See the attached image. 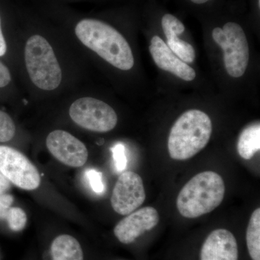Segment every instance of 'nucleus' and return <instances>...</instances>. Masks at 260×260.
<instances>
[{
  "label": "nucleus",
  "instance_id": "1",
  "mask_svg": "<svg viewBox=\"0 0 260 260\" xmlns=\"http://www.w3.org/2000/svg\"><path fill=\"white\" fill-rule=\"evenodd\" d=\"M75 34L85 47L118 69L126 71L134 66V56L129 44L109 24L95 19H84L77 24Z\"/></svg>",
  "mask_w": 260,
  "mask_h": 260
},
{
  "label": "nucleus",
  "instance_id": "2",
  "mask_svg": "<svg viewBox=\"0 0 260 260\" xmlns=\"http://www.w3.org/2000/svg\"><path fill=\"white\" fill-rule=\"evenodd\" d=\"M212 130L211 119L205 112L191 109L181 114L168 140L171 158L177 160L192 158L209 143Z\"/></svg>",
  "mask_w": 260,
  "mask_h": 260
},
{
  "label": "nucleus",
  "instance_id": "3",
  "mask_svg": "<svg viewBox=\"0 0 260 260\" xmlns=\"http://www.w3.org/2000/svg\"><path fill=\"white\" fill-rule=\"evenodd\" d=\"M224 194L223 178L213 172L200 173L181 189L177 197V209L184 218H198L218 208Z\"/></svg>",
  "mask_w": 260,
  "mask_h": 260
},
{
  "label": "nucleus",
  "instance_id": "4",
  "mask_svg": "<svg viewBox=\"0 0 260 260\" xmlns=\"http://www.w3.org/2000/svg\"><path fill=\"white\" fill-rule=\"evenodd\" d=\"M25 61L29 77L38 88L53 90L59 86L62 73L47 39L40 35L29 38L25 44Z\"/></svg>",
  "mask_w": 260,
  "mask_h": 260
},
{
  "label": "nucleus",
  "instance_id": "5",
  "mask_svg": "<svg viewBox=\"0 0 260 260\" xmlns=\"http://www.w3.org/2000/svg\"><path fill=\"white\" fill-rule=\"evenodd\" d=\"M214 42L223 51V60L228 74L240 78L245 73L249 59V49L245 32L239 24L229 22L223 28L212 32Z\"/></svg>",
  "mask_w": 260,
  "mask_h": 260
},
{
  "label": "nucleus",
  "instance_id": "6",
  "mask_svg": "<svg viewBox=\"0 0 260 260\" xmlns=\"http://www.w3.org/2000/svg\"><path fill=\"white\" fill-rule=\"evenodd\" d=\"M70 118L84 129L96 133H107L115 127L118 117L107 103L92 97L80 98L70 109Z\"/></svg>",
  "mask_w": 260,
  "mask_h": 260
},
{
  "label": "nucleus",
  "instance_id": "7",
  "mask_svg": "<svg viewBox=\"0 0 260 260\" xmlns=\"http://www.w3.org/2000/svg\"><path fill=\"white\" fill-rule=\"evenodd\" d=\"M0 172L25 190H34L41 184L39 173L32 162L18 150L5 145H0Z\"/></svg>",
  "mask_w": 260,
  "mask_h": 260
},
{
  "label": "nucleus",
  "instance_id": "8",
  "mask_svg": "<svg viewBox=\"0 0 260 260\" xmlns=\"http://www.w3.org/2000/svg\"><path fill=\"white\" fill-rule=\"evenodd\" d=\"M145 198L142 178L136 173L125 172L118 178L113 189L111 204L116 213L126 215L140 208Z\"/></svg>",
  "mask_w": 260,
  "mask_h": 260
},
{
  "label": "nucleus",
  "instance_id": "9",
  "mask_svg": "<svg viewBox=\"0 0 260 260\" xmlns=\"http://www.w3.org/2000/svg\"><path fill=\"white\" fill-rule=\"evenodd\" d=\"M47 147L54 158L68 167H81L88 160V149L85 145L64 130L49 133Z\"/></svg>",
  "mask_w": 260,
  "mask_h": 260
},
{
  "label": "nucleus",
  "instance_id": "10",
  "mask_svg": "<svg viewBox=\"0 0 260 260\" xmlns=\"http://www.w3.org/2000/svg\"><path fill=\"white\" fill-rule=\"evenodd\" d=\"M158 223V211L152 207H145L120 220L114 228V235L122 244H131L144 233L154 229Z\"/></svg>",
  "mask_w": 260,
  "mask_h": 260
},
{
  "label": "nucleus",
  "instance_id": "11",
  "mask_svg": "<svg viewBox=\"0 0 260 260\" xmlns=\"http://www.w3.org/2000/svg\"><path fill=\"white\" fill-rule=\"evenodd\" d=\"M149 50L155 64L160 69L185 81H191L196 77L194 70L179 59L158 36L152 38Z\"/></svg>",
  "mask_w": 260,
  "mask_h": 260
},
{
  "label": "nucleus",
  "instance_id": "12",
  "mask_svg": "<svg viewBox=\"0 0 260 260\" xmlns=\"http://www.w3.org/2000/svg\"><path fill=\"white\" fill-rule=\"evenodd\" d=\"M238 259L237 239L226 229H217L210 233L200 251V260Z\"/></svg>",
  "mask_w": 260,
  "mask_h": 260
},
{
  "label": "nucleus",
  "instance_id": "13",
  "mask_svg": "<svg viewBox=\"0 0 260 260\" xmlns=\"http://www.w3.org/2000/svg\"><path fill=\"white\" fill-rule=\"evenodd\" d=\"M161 25L169 49L186 64L192 63L195 59L194 48L189 43L178 38L185 30L184 24L174 15L166 14L162 16Z\"/></svg>",
  "mask_w": 260,
  "mask_h": 260
},
{
  "label": "nucleus",
  "instance_id": "14",
  "mask_svg": "<svg viewBox=\"0 0 260 260\" xmlns=\"http://www.w3.org/2000/svg\"><path fill=\"white\" fill-rule=\"evenodd\" d=\"M52 260H83V251L80 243L70 235L59 236L51 246Z\"/></svg>",
  "mask_w": 260,
  "mask_h": 260
},
{
  "label": "nucleus",
  "instance_id": "15",
  "mask_svg": "<svg viewBox=\"0 0 260 260\" xmlns=\"http://www.w3.org/2000/svg\"><path fill=\"white\" fill-rule=\"evenodd\" d=\"M260 150L259 123L252 124L243 130L237 144L239 155L245 160H250Z\"/></svg>",
  "mask_w": 260,
  "mask_h": 260
},
{
  "label": "nucleus",
  "instance_id": "16",
  "mask_svg": "<svg viewBox=\"0 0 260 260\" xmlns=\"http://www.w3.org/2000/svg\"><path fill=\"white\" fill-rule=\"evenodd\" d=\"M246 245L252 260H260V209L256 208L251 214L246 229Z\"/></svg>",
  "mask_w": 260,
  "mask_h": 260
},
{
  "label": "nucleus",
  "instance_id": "17",
  "mask_svg": "<svg viewBox=\"0 0 260 260\" xmlns=\"http://www.w3.org/2000/svg\"><path fill=\"white\" fill-rule=\"evenodd\" d=\"M10 229L13 232H20L25 227L27 216L25 211L17 207H11L5 217Z\"/></svg>",
  "mask_w": 260,
  "mask_h": 260
},
{
  "label": "nucleus",
  "instance_id": "18",
  "mask_svg": "<svg viewBox=\"0 0 260 260\" xmlns=\"http://www.w3.org/2000/svg\"><path fill=\"white\" fill-rule=\"evenodd\" d=\"M15 125L8 114L0 110V143H6L14 138Z\"/></svg>",
  "mask_w": 260,
  "mask_h": 260
},
{
  "label": "nucleus",
  "instance_id": "19",
  "mask_svg": "<svg viewBox=\"0 0 260 260\" xmlns=\"http://www.w3.org/2000/svg\"><path fill=\"white\" fill-rule=\"evenodd\" d=\"M85 178L93 192L102 194L105 191V185L103 181V176L101 172L95 169H90L85 172Z\"/></svg>",
  "mask_w": 260,
  "mask_h": 260
},
{
  "label": "nucleus",
  "instance_id": "20",
  "mask_svg": "<svg viewBox=\"0 0 260 260\" xmlns=\"http://www.w3.org/2000/svg\"><path fill=\"white\" fill-rule=\"evenodd\" d=\"M113 160L116 172L121 173L126 169V160L125 148L121 143H118L112 148Z\"/></svg>",
  "mask_w": 260,
  "mask_h": 260
},
{
  "label": "nucleus",
  "instance_id": "21",
  "mask_svg": "<svg viewBox=\"0 0 260 260\" xmlns=\"http://www.w3.org/2000/svg\"><path fill=\"white\" fill-rule=\"evenodd\" d=\"M13 202L14 198L11 194L0 195V220H5Z\"/></svg>",
  "mask_w": 260,
  "mask_h": 260
},
{
  "label": "nucleus",
  "instance_id": "22",
  "mask_svg": "<svg viewBox=\"0 0 260 260\" xmlns=\"http://www.w3.org/2000/svg\"><path fill=\"white\" fill-rule=\"evenodd\" d=\"M11 81V75L8 68L0 61V88H4Z\"/></svg>",
  "mask_w": 260,
  "mask_h": 260
},
{
  "label": "nucleus",
  "instance_id": "23",
  "mask_svg": "<svg viewBox=\"0 0 260 260\" xmlns=\"http://www.w3.org/2000/svg\"><path fill=\"white\" fill-rule=\"evenodd\" d=\"M10 186V181L0 172V195L6 194V191L9 190Z\"/></svg>",
  "mask_w": 260,
  "mask_h": 260
},
{
  "label": "nucleus",
  "instance_id": "24",
  "mask_svg": "<svg viewBox=\"0 0 260 260\" xmlns=\"http://www.w3.org/2000/svg\"><path fill=\"white\" fill-rule=\"evenodd\" d=\"M6 51L7 44L3 31H2L1 19H0V56H4L6 54Z\"/></svg>",
  "mask_w": 260,
  "mask_h": 260
},
{
  "label": "nucleus",
  "instance_id": "25",
  "mask_svg": "<svg viewBox=\"0 0 260 260\" xmlns=\"http://www.w3.org/2000/svg\"><path fill=\"white\" fill-rule=\"evenodd\" d=\"M192 3H195V4H204V3H207V2L209 1V0H191Z\"/></svg>",
  "mask_w": 260,
  "mask_h": 260
}]
</instances>
